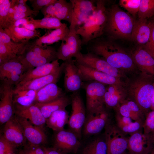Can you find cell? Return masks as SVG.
<instances>
[{"instance_id": "obj_54", "label": "cell", "mask_w": 154, "mask_h": 154, "mask_svg": "<svg viewBox=\"0 0 154 154\" xmlns=\"http://www.w3.org/2000/svg\"><path fill=\"white\" fill-rule=\"evenodd\" d=\"M148 154H154V147Z\"/></svg>"}, {"instance_id": "obj_17", "label": "cell", "mask_w": 154, "mask_h": 154, "mask_svg": "<svg viewBox=\"0 0 154 154\" xmlns=\"http://www.w3.org/2000/svg\"><path fill=\"white\" fill-rule=\"evenodd\" d=\"M136 66L143 75L154 76V54L144 46H139L131 55Z\"/></svg>"}, {"instance_id": "obj_11", "label": "cell", "mask_w": 154, "mask_h": 154, "mask_svg": "<svg viewBox=\"0 0 154 154\" xmlns=\"http://www.w3.org/2000/svg\"><path fill=\"white\" fill-rule=\"evenodd\" d=\"M105 138L108 154H125L127 150L128 138L116 126L107 124Z\"/></svg>"}, {"instance_id": "obj_39", "label": "cell", "mask_w": 154, "mask_h": 154, "mask_svg": "<svg viewBox=\"0 0 154 154\" xmlns=\"http://www.w3.org/2000/svg\"><path fill=\"white\" fill-rule=\"evenodd\" d=\"M11 3V0H0V27L4 29L8 27L9 11Z\"/></svg>"}, {"instance_id": "obj_21", "label": "cell", "mask_w": 154, "mask_h": 154, "mask_svg": "<svg viewBox=\"0 0 154 154\" xmlns=\"http://www.w3.org/2000/svg\"><path fill=\"white\" fill-rule=\"evenodd\" d=\"M16 116L30 144L39 146L46 142L47 136L42 128L34 125L26 119Z\"/></svg>"}, {"instance_id": "obj_1", "label": "cell", "mask_w": 154, "mask_h": 154, "mask_svg": "<svg viewBox=\"0 0 154 154\" xmlns=\"http://www.w3.org/2000/svg\"><path fill=\"white\" fill-rule=\"evenodd\" d=\"M88 52L99 56L113 67L124 72H132L136 67L131 56L111 40L99 38L88 44Z\"/></svg>"}, {"instance_id": "obj_27", "label": "cell", "mask_w": 154, "mask_h": 154, "mask_svg": "<svg viewBox=\"0 0 154 154\" xmlns=\"http://www.w3.org/2000/svg\"><path fill=\"white\" fill-rule=\"evenodd\" d=\"M123 85L113 84L109 85L104 95L105 104L110 108L117 107L124 101L127 92Z\"/></svg>"}, {"instance_id": "obj_48", "label": "cell", "mask_w": 154, "mask_h": 154, "mask_svg": "<svg viewBox=\"0 0 154 154\" xmlns=\"http://www.w3.org/2000/svg\"><path fill=\"white\" fill-rule=\"evenodd\" d=\"M31 17L32 16L15 21L11 24L9 27L13 26L20 27L23 25L30 22L31 21Z\"/></svg>"}, {"instance_id": "obj_35", "label": "cell", "mask_w": 154, "mask_h": 154, "mask_svg": "<svg viewBox=\"0 0 154 154\" xmlns=\"http://www.w3.org/2000/svg\"><path fill=\"white\" fill-rule=\"evenodd\" d=\"M82 154H108L105 140L96 139L84 147Z\"/></svg>"}, {"instance_id": "obj_9", "label": "cell", "mask_w": 154, "mask_h": 154, "mask_svg": "<svg viewBox=\"0 0 154 154\" xmlns=\"http://www.w3.org/2000/svg\"><path fill=\"white\" fill-rule=\"evenodd\" d=\"M29 70L18 56L0 65V80L16 86Z\"/></svg>"}, {"instance_id": "obj_30", "label": "cell", "mask_w": 154, "mask_h": 154, "mask_svg": "<svg viewBox=\"0 0 154 154\" xmlns=\"http://www.w3.org/2000/svg\"><path fill=\"white\" fill-rule=\"evenodd\" d=\"M34 103L38 107L44 117L46 119L54 112L65 108L71 103V98L65 94L49 102L44 103Z\"/></svg>"}, {"instance_id": "obj_38", "label": "cell", "mask_w": 154, "mask_h": 154, "mask_svg": "<svg viewBox=\"0 0 154 154\" xmlns=\"http://www.w3.org/2000/svg\"><path fill=\"white\" fill-rule=\"evenodd\" d=\"M138 19H148L154 16V0H141Z\"/></svg>"}, {"instance_id": "obj_31", "label": "cell", "mask_w": 154, "mask_h": 154, "mask_svg": "<svg viewBox=\"0 0 154 154\" xmlns=\"http://www.w3.org/2000/svg\"><path fill=\"white\" fill-rule=\"evenodd\" d=\"M69 27L65 23L61 27L48 32L40 36L35 40L37 45H46L49 46L54 43L62 41L68 34Z\"/></svg>"}, {"instance_id": "obj_32", "label": "cell", "mask_w": 154, "mask_h": 154, "mask_svg": "<svg viewBox=\"0 0 154 154\" xmlns=\"http://www.w3.org/2000/svg\"><path fill=\"white\" fill-rule=\"evenodd\" d=\"M69 116L65 108L57 110L53 112L46 119L47 126L53 130L57 132L64 129L68 123Z\"/></svg>"}, {"instance_id": "obj_53", "label": "cell", "mask_w": 154, "mask_h": 154, "mask_svg": "<svg viewBox=\"0 0 154 154\" xmlns=\"http://www.w3.org/2000/svg\"><path fill=\"white\" fill-rule=\"evenodd\" d=\"M17 2L19 4L25 5L26 3L27 2L28 0H17Z\"/></svg>"}, {"instance_id": "obj_8", "label": "cell", "mask_w": 154, "mask_h": 154, "mask_svg": "<svg viewBox=\"0 0 154 154\" xmlns=\"http://www.w3.org/2000/svg\"><path fill=\"white\" fill-rule=\"evenodd\" d=\"M70 98L72 112L67 123L69 130L80 139L86 119L85 108L83 100L78 92L72 93Z\"/></svg>"}, {"instance_id": "obj_37", "label": "cell", "mask_w": 154, "mask_h": 154, "mask_svg": "<svg viewBox=\"0 0 154 154\" xmlns=\"http://www.w3.org/2000/svg\"><path fill=\"white\" fill-rule=\"evenodd\" d=\"M24 47L15 48L8 47L0 42V65L18 56Z\"/></svg>"}, {"instance_id": "obj_12", "label": "cell", "mask_w": 154, "mask_h": 154, "mask_svg": "<svg viewBox=\"0 0 154 154\" xmlns=\"http://www.w3.org/2000/svg\"><path fill=\"white\" fill-rule=\"evenodd\" d=\"M0 86V123H5L13 116L14 85L1 81Z\"/></svg>"}, {"instance_id": "obj_18", "label": "cell", "mask_w": 154, "mask_h": 154, "mask_svg": "<svg viewBox=\"0 0 154 154\" xmlns=\"http://www.w3.org/2000/svg\"><path fill=\"white\" fill-rule=\"evenodd\" d=\"M75 63L80 70L83 81L96 82L109 85L113 84L124 85L125 84L120 78L82 65L75 61Z\"/></svg>"}, {"instance_id": "obj_20", "label": "cell", "mask_w": 154, "mask_h": 154, "mask_svg": "<svg viewBox=\"0 0 154 154\" xmlns=\"http://www.w3.org/2000/svg\"><path fill=\"white\" fill-rule=\"evenodd\" d=\"M154 147L149 134L138 131L128 138V154H148Z\"/></svg>"}, {"instance_id": "obj_34", "label": "cell", "mask_w": 154, "mask_h": 154, "mask_svg": "<svg viewBox=\"0 0 154 154\" xmlns=\"http://www.w3.org/2000/svg\"><path fill=\"white\" fill-rule=\"evenodd\" d=\"M117 127L123 133H133L138 131L143 125L140 120L118 115L116 116Z\"/></svg>"}, {"instance_id": "obj_4", "label": "cell", "mask_w": 154, "mask_h": 154, "mask_svg": "<svg viewBox=\"0 0 154 154\" xmlns=\"http://www.w3.org/2000/svg\"><path fill=\"white\" fill-rule=\"evenodd\" d=\"M57 49L54 46L36 44L29 41L19 56L29 70L57 59Z\"/></svg>"}, {"instance_id": "obj_6", "label": "cell", "mask_w": 154, "mask_h": 154, "mask_svg": "<svg viewBox=\"0 0 154 154\" xmlns=\"http://www.w3.org/2000/svg\"><path fill=\"white\" fill-rule=\"evenodd\" d=\"M68 35L61 41L60 46L57 49L58 60L64 62L75 58L81 53L82 45L80 36L77 34L74 26L71 24Z\"/></svg>"}, {"instance_id": "obj_45", "label": "cell", "mask_w": 154, "mask_h": 154, "mask_svg": "<svg viewBox=\"0 0 154 154\" xmlns=\"http://www.w3.org/2000/svg\"><path fill=\"white\" fill-rule=\"evenodd\" d=\"M121 104L119 108L120 115L122 116L130 117L135 119L141 120L134 116L125 101L124 100Z\"/></svg>"}, {"instance_id": "obj_40", "label": "cell", "mask_w": 154, "mask_h": 154, "mask_svg": "<svg viewBox=\"0 0 154 154\" xmlns=\"http://www.w3.org/2000/svg\"><path fill=\"white\" fill-rule=\"evenodd\" d=\"M141 0H120V5L133 15L138 13Z\"/></svg>"}, {"instance_id": "obj_15", "label": "cell", "mask_w": 154, "mask_h": 154, "mask_svg": "<svg viewBox=\"0 0 154 154\" xmlns=\"http://www.w3.org/2000/svg\"><path fill=\"white\" fill-rule=\"evenodd\" d=\"M54 138V147L68 154H74L80 145L79 138L70 130L64 129L56 132Z\"/></svg>"}, {"instance_id": "obj_42", "label": "cell", "mask_w": 154, "mask_h": 154, "mask_svg": "<svg viewBox=\"0 0 154 154\" xmlns=\"http://www.w3.org/2000/svg\"><path fill=\"white\" fill-rule=\"evenodd\" d=\"M16 147L5 139L3 135L0 136V154H15Z\"/></svg>"}, {"instance_id": "obj_23", "label": "cell", "mask_w": 154, "mask_h": 154, "mask_svg": "<svg viewBox=\"0 0 154 154\" xmlns=\"http://www.w3.org/2000/svg\"><path fill=\"white\" fill-rule=\"evenodd\" d=\"M3 135L7 140L16 146L24 143L26 138L16 116H13L5 123Z\"/></svg>"}, {"instance_id": "obj_14", "label": "cell", "mask_w": 154, "mask_h": 154, "mask_svg": "<svg viewBox=\"0 0 154 154\" xmlns=\"http://www.w3.org/2000/svg\"><path fill=\"white\" fill-rule=\"evenodd\" d=\"M64 87L67 92H77L83 85V79L80 70L72 59L63 62Z\"/></svg>"}, {"instance_id": "obj_55", "label": "cell", "mask_w": 154, "mask_h": 154, "mask_svg": "<svg viewBox=\"0 0 154 154\" xmlns=\"http://www.w3.org/2000/svg\"></svg>"}, {"instance_id": "obj_7", "label": "cell", "mask_w": 154, "mask_h": 154, "mask_svg": "<svg viewBox=\"0 0 154 154\" xmlns=\"http://www.w3.org/2000/svg\"><path fill=\"white\" fill-rule=\"evenodd\" d=\"M75 60L82 65L116 78H121L124 76L122 71L111 66L102 57L89 52L80 53Z\"/></svg>"}, {"instance_id": "obj_44", "label": "cell", "mask_w": 154, "mask_h": 154, "mask_svg": "<svg viewBox=\"0 0 154 154\" xmlns=\"http://www.w3.org/2000/svg\"><path fill=\"white\" fill-rule=\"evenodd\" d=\"M56 0H29L33 7V15L37 16L39 11L44 7L52 4Z\"/></svg>"}, {"instance_id": "obj_3", "label": "cell", "mask_w": 154, "mask_h": 154, "mask_svg": "<svg viewBox=\"0 0 154 154\" xmlns=\"http://www.w3.org/2000/svg\"><path fill=\"white\" fill-rule=\"evenodd\" d=\"M135 20L116 5L108 9V20L105 32L111 38H120L131 40Z\"/></svg>"}, {"instance_id": "obj_19", "label": "cell", "mask_w": 154, "mask_h": 154, "mask_svg": "<svg viewBox=\"0 0 154 154\" xmlns=\"http://www.w3.org/2000/svg\"><path fill=\"white\" fill-rule=\"evenodd\" d=\"M108 119L105 109L88 114L83 127V134L88 136L100 133L107 124Z\"/></svg>"}, {"instance_id": "obj_5", "label": "cell", "mask_w": 154, "mask_h": 154, "mask_svg": "<svg viewBox=\"0 0 154 154\" xmlns=\"http://www.w3.org/2000/svg\"><path fill=\"white\" fill-rule=\"evenodd\" d=\"M150 77L143 75L129 83L127 93L138 105L142 112L151 109L154 94V86Z\"/></svg>"}, {"instance_id": "obj_41", "label": "cell", "mask_w": 154, "mask_h": 154, "mask_svg": "<svg viewBox=\"0 0 154 154\" xmlns=\"http://www.w3.org/2000/svg\"><path fill=\"white\" fill-rule=\"evenodd\" d=\"M0 42L7 46L15 48L24 47L27 43L14 42L1 27H0Z\"/></svg>"}, {"instance_id": "obj_46", "label": "cell", "mask_w": 154, "mask_h": 154, "mask_svg": "<svg viewBox=\"0 0 154 154\" xmlns=\"http://www.w3.org/2000/svg\"><path fill=\"white\" fill-rule=\"evenodd\" d=\"M20 154H45L43 148L38 145L30 144L29 147L23 151Z\"/></svg>"}, {"instance_id": "obj_47", "label": "cell", "mask_w": 154, "mask_h": 154, "mask_svg": "<svg viewBox=\"0 0 154 154\" xmlns=\"http://www.w3.org/2000/svg\"><path fill=\"white\" fill-rule=\"evenodd\" d=\"M151 32L149 39L145 47L154 54V18L151 20Z\"/></svg>"}, {"instance_id": "obj_16", "label": "cell", "mask_w": 154, "mask_h": 154, "mask_svg": "<svg viewBox=\"0 0 154 154\" xmlns=\"http://www.w3.org/2000/svg\"><path fill=\"white\" fill-rule=\"evenodd\" d=\"M44 17H54L68 22L70 24L72 17L71 3L66 0H56L52 4L43 7L40 10Z\"/></svg>"}, {"instance_id": "obj_51", "label": "cell", "mask_w": 154, "mask_h": 154, "mask_svg": "<svg viewBox=\"0 0 154 154\" xmlns=\"http://www.w3.org/2000/svg\"><path fill=\"white\" fill-rule=\"evenodd\" d=\"M20 27L24 28L31 31H34L36 30L35 25L31 21L30 22L23 25Z\"/></svg>"}, {"instance_id": "obj_36", "label": "cell", "mask_w": 154, "mask_h": 154, "mask_svg": "<svg viewBox=\"0 0 154 154\" xmlns=\"http://www.w3.org/2000/svg\"><path fill=\"white\" fill-rule=\"evenodd\" d=\"M31 21L34 24L36 29L54 30L61 27L65 23H62L59 19L52 17H44L40 19H35L32 16Z\"/></svg>"}, {"instance_id": "obj_43", "label": "cell", "mask_w": 154, "mask_h": 154, "mask_svg": "<svg viewBox=\"0 0 154 154\" xmlns=\"http://www.w3.org/2000/svg\"><path fill=\"white\" fill-rule=\"evenodd\" d=\"M143 127L145 134H149L154 131V110L147 114Z\"/></svg>"}, {"instance_id": "obj_33", "label": "cell", "mask_w": 154, "mask_h": 154, "mask_svg": "<svg viewBox=\"0 0 154 154\" xmlns=\"http://www.w3.org/2000/svg\"><path fill=\"white\" fill-rule=\"evenodd\" d=\"M37 92L33 90L14 88L13 94L14 104L24 106L33 104L35 102Z\"/></svg>"}, {"instance_id": "obj_13", "label": "cell", "mask_w": 154, "mask_h": 154, "mask_svg": "<svg viewBox=\"0 0 154 154\" xmlns=\"http://www.w3.org/2000/svg\"><path fill=\"white\" fill-rule=\"evenodd\" d=\"M96 0H70L72 8L71 23L77 30L93 14L96 7Z\"/></svg>"}, {"instance_id": "obj_25", "label": "cell", "mask_w": 154, "mask_h": 154, "mask_svg": "<svg viewBox=\"0 0 154 154\" xmlns=\"http://www.w3.org/2000/svg\"><path fill=\"white\" fill-rule=\"evenodd\" d=\"M151 32V20L146 19H138L135 20L131 40L139 46H144L149 39Z\"/></svg>"}, {"instance_id": "obj_28", "label": "cell", "mask_w": 154, "mask_h": 154, "mask_svg": "<svg viewBox=\"0 0 154 154\" xmlns=\"http://www.w3.org/2000/svg\"><path fill=\"white\" fill-rule=\"evenodd\" d=\"M4 30L12 40L17 43H27L30 39L41 35L39 30L31 31L23 27L10 26Z\"/></svg>"}, {"instance_id": "obj_29", "label": "cell", "mask_w": 154, "mask_h": 154, "mask_svg": "<svg viewBox=\"0 0 154 154\" xmlns=\"http://www.w3.org/2000/svg\"><path fill=\"white\" fill-rule=\"evenodd\" d=\"M65 94L56 83H50L37 91L34 103L49 102Z\"/></svg>"}, {"instance_id": "obj_10", "label": "cell", "mask_w": 154, "mask_h": 154, "mask_svg": "<svg viewBox=\"0 0 154 154\" xmlns=\"http://www.w3.org/2000/svg\"><path fill=\"white\" fill-rule=\"evenodd\" d=\"M105 85L96 82H89L84 86L86 98V110L90 113L104 109Z\"/></svg>"}, {"instance_id": "obj_24", "label": "cell", "mask_w": 154, "mask_h": 154, "mask_svg": "<svg viewBox=\"0 0 154 154\" xmlns=\"http://www.w3.org/2000/svg\"><path fill=\"white\" fill-rule=\"evenodd\" d=\"M63 64L55 72L49 75L35 79L23 84L15 86V88L19 89L30 90L38 91L46 85L52 83H56L63 72Z\"/></svg>"}, {"instance_id": "obj_2", "label": "cell", "mask_w": 154, "mask_h": 154, "mask_svg": "<svg viewBox=\"0 0 154 154\" xmlns=\"http://www.w3.org/2000/svg\"><path fill=\"white\" fill-rule=\"evenodd\" d=\"M105 0L96 1L93 14L76 30L81 39L82 45H87L90 41L99 38L104 33L108 20V9Z\"/></svg>"}, {"instance_id": "obj_26", "label": "cell", "mask_w": 154, "mask_h": 154, "mask_svg": "<svg viewBox=\"0 0 154 154\" xmlns=\"http://www.w3.org/2000/svg\"><path fill=\"white\" fill-rule=\"evenodd\" d=\"M60 66L58 60L57 59L51 62L36 67L26 72L17 85L35 79L49 75L58 70Z\"/></svg>"}, {"instance_id": "obj_49", "label": "cell", "mask_w": 154, "mask_h": 154, "mask_svg": "<svg viewBox=\"0 0 154 154\" xmlns=\"http://www.w3.org/2000/svg\"><path fill=\"white\" fill-rule=\"evenodd\" d=\"M16 11L24 13H29L33 15L34 13L33 10H32L27 4L22 5L18 3Z\"/></svg>"}, {"instance_id": "obj_50", "label": "cell", "mask_w": 154, "mask_h": 154, "mask_svg": "<svg viewBox=\"0 0 154 154\" xmlns=\"http://www.w3.org/2000/svg\"><path fill=\"white\" fill-rule=\"evenodd\" d=\"M45 154H68L62 152L56 149L53 148H48L43 147Z\"/></svg>"}, {"instance_id": "obj_52", "label": "cell", "mask_w": 154, "mask_h": 154, "mask_svg": "<svg viewBox=\"0 0 154 154\" xmlns=\"http://www.w3.org/2000/svg\"><path fill=\"white\" fill-rule=\"evenodd\" d=\"M149 134L154 146V131Z\"/></svg>"}, {"instance_id": "obj_22", "label": "cell", "mask_w": 154, "mask_h": 154, "mask_svg": "<svg viewBox=\"0 0 154 154\" xmlns=\"http://www.w3.org/2000/svg\"><path fill=\"white\" fill-rule=\"evenodd\" d=\"M14 108L16 116L27 119L34 125L42 128L46 123V119L34 103L27 106L14 104Z\"/></svg>"}]
</instances>
